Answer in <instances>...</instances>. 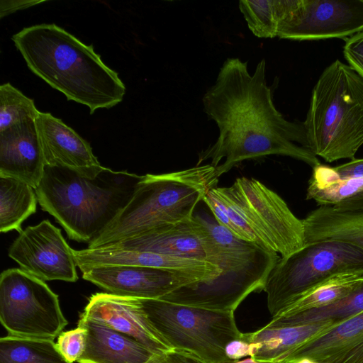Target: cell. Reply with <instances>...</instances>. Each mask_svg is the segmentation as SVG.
I'll return each instance as SVG.
<instances>
[{"instance_id":"obj_36","label":"cell","mask_w":363,"mask_h":363,"mask_svg":"<svg viewBox=\"0 0 363 363\" xmlns=\"http://www.w3.org/2000/svg\"><path fill=\"white\" fill-rule=\"evenodd\" d=\"M170 354L173 363H206L196 356L178 350H172Z\"/></svg>"},{"instance_id":"obj_5","label":"cell","mask_w":363,"mask_h":363,"mask_svg":"<svg viewBox=\"0 0 363 363\" xmlns=\"http://www.w3.org/2000/svg\"><path fill=\"white\" fill-rule=\"evenodd\" d=\"M193 217L217 247L221 272L214 279L198 281L161 298L172 303L218 311L234 312L251 293L262 291L279 257L256 244L239 238L204 209Z\"/></svg>"},{"instance_id":"obj_1","label":"cell","mask_w":363,"mask_h":363,"mask_svg":"<svg viewBox=\"0 0 363 363\" xmlns=\"http://www.w3.org/2000/svg\"><path fill=\"white\" fill-rule=\"evenodd\" d=\"M202 101L219 135L199 154L196 165L211 160L218 177L243 160L270 155L291 157L312 167L320 164L309 149L303 123L287 121L276 108L264 60L251 74L247 62L227 59Z\"/></svg>"},{"instance_id":"obj_13","label":"cell","mask_w":363,"mask_h":363,"mask_svg":"<svg viewBox=\"0 0 363 363\" xmlns=\"http://www.w3.org/2000/svg\"><path fill=\"white\" fill-rule=\"evenodd\" d=\"M81 272L84 279L109 294L137 298H161L182 286L203 281L184 271L135 265H99Z\"/></svg>"},{"instance_id":"obj_37","label":"cell","mask_w":363,"mask_h":363,"mask_svg":"<svg viewBox=\"0 0 363 363\" xmlns=\"http://www.w3.org/2000/svg\"><path fill=\"white\" fill-rule=\"evenodd\" d=\"M171 351V350H170ZM146 363H172L169 352L162 354H154Z\"/></svg>"},{"instance_id":"obj_24","label":"cell","mask_w":363,"mask_h":363,"mask_svg":"<svg viewBox=\"0 0 363 363\" xmlns=\"http://www.w3.org/2000/svg\"><path fill=\"white\" fill-rule=\"evenodd\" d=\"M362 282L363 269L337 274L311 288L274 316L292 315L330 305Z\"/></svg>"},{"instance_id":"obj_17","label":"cell","mask_w":363,"mask_h":363,"mask_svg":"<svg viewBox=\"0 0 363 363\" xmlns=\"http://www.w3.org/2000/svg\"><path fill=\"white\" fill-rule=\"evenodd\" d=\"M45 166L35 120L0 133V177L21 180L35 189Z\"/></svg>"},{"instance_id":"obj_4","label":"cell","mask_w":363,"mask_h":363,"mask_svg":"<svg viewBox=\"0 0 363 363\" xmlns=\"http://www.w3.org/2000/svg\"><path fill=\"white\" fill-rule=\"evenodd\" d=\"M218 178L216 167L211 164L142 176L127 204L87 248L116 243L191 218Z\"/></svg>"},{"instance_id":"obj_11","label":"cell","mask_w":363,"mask_h":363,"mask_svg":"<svg viewBox=\"0 0 363 363\" xmlns=\"http://www.w3.org/2000/svg\"><path fill=\"white\" fill-rule=\"evenodd\" d=\"M279 7L280 38H344L363 30V0H279Z\"/></svg>"},{"instance_id":"obj_32","label":"cell","mask_w":363,"mask_h":363,"mask_svg":"<svg viewBox=\"0 0 363 363\" xmlns=\"http://www.w3.org/2000/svg\"><path fill=\"white\" fill-rule=\"evenodd\" d=\"M343 53L348 65L363 78V30L346 39Z\"/></svg>"},{"instance_id":"obj_23","label":"cell","mask_w":363,"mask_h":363,"mask_svg":"<svg viewBox=\"0 0 363 363\" xmlns=\"http://www.w3.org/2000/svg\"><path fill=\"white\" fill-rule=\"evenodd\" d=\"M306 199L319 206L338 209H363V177L337 180L327 177L317 167L308 181Z\"/></svg>"},{"instance_id":"obj_35","label":"cell","mask_w":363,"mask_h":363,"mask_svg":"<svg viewBox=\"0 0 363 363\" xmlns=\"http://www.w3.org/2000/svg\"><path fill=\"white\" fill-rule=\"evenodd\" d=\"M43 1H9L1 0L0 16L1 18L18 10L27 9L35 4H40Z\"/></svg>"},{"instance_id":"obj_15","label":"cell","mask_w":363,"mask_h":363,"mask_svg":"<svg viewBox=\"0 0 363 363\" xmlns=\"http://www.w3.org/2000/svg\"><path fill=\"white\" fill-rule=\"evenodd\" d=\"M82 313L133 338L154 354L173 350L150 324L133 298L96 293L91 296Z\"/></svg>"},{"instance_id":"obj_38","label":"cell","mask_w":363,"mask_h":363,"mask_svg":"<svg viewBox=\"0 0 363 363\" xmlns=\"http://www.w3.org/2000/svg\"><path fill=\"white\" fill-rule=\"evenodd\" d=\"M224 363H274L270 362H265V361H259L251 357L248 358H245L244 359H238V360H231L227 362Z\"/></svg>"},{"instance_id":"obj_28","label":"cell","mask_w":363,"mask_h":363,"mask_svg":"<svg viewBox=\"0 0 363 363\" xmlns=\"http://www.w3.org/2000/svg\"><path fill=\"white\" fill-rule=\"evenodd\" d=\"M39 111L34 101L10 83L0 86V133L30 120H35Z\"/></svg>"},{"instance_id":"obj_27","label":"cell","mask_w":363,"mask_h":363,"mask_svg":"<svg viewBox=\"0 0 363 363\" xmlns=\"http://www.w3.org/2000/svg\"><path fill=\"white\" fill-rule=\"evenodd\" d=\"M363 312V282L347 296L325 307L281 316H273L274 325H290L330 321L340 323Z\"/></svg>"},{"instance_id":"obj_12","label":"cell","mask_w":363,"mask_h":363,"mask_svg":"<svg viewBox=\"0 0 363 363\" xmlns=\"http://www.w3.org/2000/svg\"><path fill=\"white\" fill-rule=\"evenodd\" d=\"M8 254L21 269L43 281L78 279L74 250L49 220L23 230Z\"/></svg>"},{"instance_id":"obj_8","label":"cell","mask_w":363,"mask_h":363,"mask_svg":"<svg viewBox=\"0 0 363 363\" xmlns=\"http://www.w3.org/2000/svg\"><path fill=\"white\" fill-rule=\"evenodd\" d=\"M150 324L173 349L206 363L229 361L225 347L238 338L234 312L218 311L162 299L133 298Z\"/></svg>"},{"instance_id":"obj_25","label":"cell","mask_w":363,"mask_h":363,"mask_svg":"<svg viewBox=\"0 0 363 363\" xmlns=\"http://www.w3.org/2000/svg\"><path fill=\"white\" fill-rule=\"evenodd\" d=\"M35 189L11 177H0V231L23 230L21 225L36 212Z\"/></svg>"},{"instance_id":"obj_3","label":"cell","mask_w":363,"mask_h":363,"mask_svg":"<svg viewBox=\"0 0 363 363\" xmlns=\"http://www.w3.org/2000/svg\"><path fill=\"white\" fill-rule=\"evenodd\" d=\"M141 177L106 167L89 177L67 167L45 165L35 191L41 208L55 218L71 240L89 244L127 204Z\"/></svg>"},{"instance_id":"obj_33","label":"cell","mask_w":363,"mask_h":363,"mask_svg":"<svg viewBox=\"0 0 363 363\" xmlns=\"http://www.w3.org/2000/svg\"><path fill=\"white\" fill-rule=\"evenodd\" d=\"M321 363H363V337Z\"/></svg>"},{"instance_id":"obj_7","label":"cell","mask_w":363,"mask_h":363,"mask_svg":"<svg viewBox=\"0 0 363 363\" xmlns=\"http://www.w3.org/2000/svg\"><path fill=\"white\" fill-rule=\"evenodd\" d=\"M303 123L310 150L332 162L354 159L363 145V78L336 60L312 91Z\"/></svg>"},{"instance_id":"obj_14","label":"cell","mask_w":363,"mask_h":363,"mask_svg":"<svg viewBox=\"0 0 363 363\" xmlns=\"http://www.w3.org/2000/svg\"><path fill=\"white\" fill-rule=\"evenodd\" d=\"M102 247L199 259L218 267L219 264L213 241L194 217Z\"/></svg>"},{"instance_id":"obj_26","label":"cell","mask_w":363,"mask_h":363,"mask_svg":"<svg viewBox=\"0 0 363 363\" xmlns=\"http://www.w3.org/2000/svg\"><path fill=\"white\" fill-rule=\"evenodd\" d=\"M0 363H69L53 340L8 335L0 339Z\"/></svg>"},{"instance_id":"obj_31","label":"cell","mask_w":363,"mask_h":363,"mask_svg":"<svg viewBox=\"0 0 363 363\" xmlns=\"http://www.w3.org/2000/svg\"><path fill=\"white\" fill-rule=\"evenodd\" d=\"M317 167L327 177L333 179L345 180L363 177V158L353 159L335 167L321 164L317 165Z\"/></svg>"},{"instance_id":"obj_20","label":"cell","mask_w":363,"mask_h":363,"mask_svg":"<svg viewBox=\"0 0 363 363\" xmlns=\"http://www.w3.org/2000/svg\"><path fill=\"white\" fill-rule=\"evenodd\" d=\"M335 325L330 321L290 325L268 323L255 332L243 333V336L248 342L249 357L284 363L297 348Z\"/></svg>"},{"instance_id":"obj_21","label":"cell","mask_w":363,"mask_h":363,"mask_svg":"<svg viewBox=\"0 0 363 363\" xmlns=\"http://www.w3.org/2000/svg\"><path fill=\"white\" fill-rule=\"evenodd\" d=\"M305 245L323 241L347 243L363 250V209L320 206L302 219Z\"/></svg>"},{"instance_id":"obj_10","label":"cell","mask_w":363,"mask_h":363,"mask_svg":"<svg viewBox=\"0 0 363 363\" xmlns=\"http://www.w3.org/2000/svg\"><path fill=\"white\" fill-rule=\"evenodd\" d=\"M0 320L10 335L54 340L68 324L58 296L22 269L0 276Z\"/></svg>"},{"instance_id":"obj_2","label":"cell","mask_w":363,"mask_h":363,"mask_svg":"<svg viewBox=\"0 0 363 363\" xmlns=\"http://www.w3.org/2000/svg\"><path fill=\"white\" fill-rule=\"evenodd\" d=\"M12 40L28 67L69 101L84 104L93 114L121 102L125 86L106 66L92 45H86L54 23L23 28Z\"/></svg>"},{"instance_id":"obj_19","label":"cell","mask_w":363,"mask_h":363,"mask_svg":"<svg viewBox=\"0 0 363 363\" xmlns=\"http://www.w3.org/2000/svg\"><path fill=\"white\" fill-rule=\"evenodd\" d=\"M77 325L87 332L85 350L78 363H146L156 354L133 338L83 313Z\"/></svg>"},{"instance_id":"obj_16","label":"cell","mask_w":363,"mask_h":363,"mask_svg":"<svg viewBox=\"0 0 363 363\" xmlns=\"http://www.w3.org/2000/svg\"><path fill=\"white\" fill-rule=\"evenodd\" d=\"M35 122L45 165L67 167L89 177L104 169L89 143L62 120L39 111Z\"/></svg>"},{"instance_id":"obj_6","label":"cell","mask_w":363,"mask_h":363,"mask_svg":"<svg viewBox=\"0 0 363 363\" xmlns=\"http://www.w3.org/2000/svg\"><path fill=\"white\" fill-rule=\"evenodd\" d=\"M216 219L239 238L281 257L305 246L302 220L274 191L254 178L211 189L203 199Z\"/></svg>"},{"instance_id":"obj_30","label":"cell","mask_w":363,"mask_h":363,"mask_svg":"<svg viewBox=\"0 0 363 363\" xmlns=\"http://www.w3.org/2000/svg\"><path fill=\"white\" fill-rule=\"evenodd\" d=\"M86 330L81 326L62 332L57 338L56 347L60 353L69 363L77 362L83 354L86 341Z\"/></svg>"},{"instance_id":"obj_18","label":"cell","mask_w":363,"mask_h":363,"mask_svg":"<svg viewBox=\"0 0 363 363\" xmlns=\"http://www.w3.org/2000/svg\"><path fill=\"white\" fill-rule=\"evenodd\" d=\"M74 256L81 271L99 265H135L184 271L197 275L203 281L214 279L221 272L218 267L205 261L108 247L74 250Z\"/></svg>"},{"instance_id":"obj_9","label":"cell","mask_w":363,"mask_h":363,"mask_svg":"<svg viewBox=\"0 0 363 363\" xmlns=\"http://www.w3.org/2000/svg\"><path fill=\"white\" fill-rule=\"evenodd\" d=\"M363 269V250L336 241L306 245L279 257L269 274L263 291L267 306L276 315L318 283L340 273Z\"/></svg>"},{"instance_id":"obj_39","label":"cell","mask_w":363,"mask_h":363,"mask_svg":"<svg viewBox=\"0 0 363 363\" xmlns=\"http://www.w3.org/2000/svg\"><path fill=\"white\" fill-rule=\"evenodd\" d=\"M294 363H317V362L311 359H308V358H303V359L297 360Z\"/></svg>"},{"instance_id":"obj_22","label":"cell","mask_w":363,"mask_h":363,"mask_svg":"<svg viewBox=\"0 0 363 363\" xmlns=\"http://www.w3.org/2000/svg\"><path fill=\"white\" fill-rule=\"evenodd\" d=\"M363 337V312L337 323L304 343L284 363H294L303 358L321 363L350 344Z\"/></svg>"},{"instance_id":"obj_34","label":"cell","mask_w":363,"mask_h":363,"mask_svg":"<svg viewBox=\"0 0 363 363\" xmlns=\"http://www.w3.org/2000/svg\"><path fill=\"white\" fill-rule=\"evenodd\" d=\"M225 354L230 360H238L242 357H249V345L243 333L227 345Z\"/></svg>"},{"instance_id":"obj_29","label":"cell","mask_w":363,"mask_h":363,"mask_svg":"<svg viewBox=\"0 0 363 363\" xmlns=\"http://www.w3.org/2000/svg\"><path fill=\"white\" fill-rule=\"evenodd\" d=\"M239 9L249 29L259 38H272L278 35L279 12L278 0L239 2Z\"/></svg>"}]
</instances>
